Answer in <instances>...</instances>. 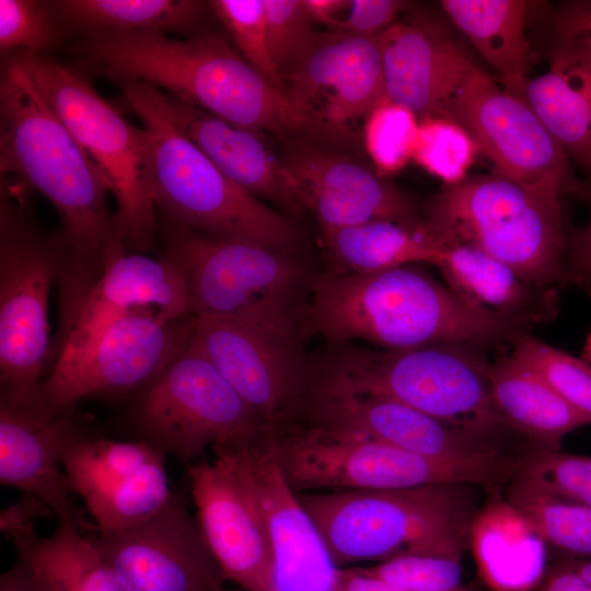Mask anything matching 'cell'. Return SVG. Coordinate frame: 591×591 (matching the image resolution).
Wrapping results in <instances>:
<instances>
[{
    "label": "cell",
    "instance_id": "cell-1",
    "mask_svg": "<svg viewBox=\"0 0 591 591\" xmlns=\"http://www.w3.org/2000/svg\"><path fill=\"white\" fill-rule=\"evenodd\" d=\"M0 165L1 174L18 176L58 212V297L61 302L74 299L126 247L107 207L108 189L19 54L1 70Z\"/></svg>",
    "mask_w": 591,
    "mask_h": 591
},
{
    "label": "cell",
    "instance_id": "cell-2",
    "mask_svg": "<svg viewBox=\"0 0 591 591\" xmlns=\"http://www.w3.org/2000/svg\"><path fill=\"white\" fill-rule=\"evenodd\" d=\"M85 59L115 82L139 80L233 125L318 137L283 93L218 34L140 31L88 37Z\"/></svg>",
    "mask_w": 591,
    "mask_h": 591
},
{
    "label": "cell",
    "instance_id": "cell-3",
    "mask_svg": "<svg viewBox=\"0 0 591 591\" xmlns=\"http://www.w3.org/2000/svg\"><path fill=\"white\" fill-rule=\"evenodd\" d=\"M332 341L363 339L385 349L441 343L483 346L519 328L478 312L448 286L406 266L318 278L302 324Z\"/></svg>",
    "mask_w": 591,
    "mask_h": 591
},
{
    "label": "cell",
    "instance_id": "cell-4",
    "mask_svg": "<svg viewBox=\"0 0 591 591\" xmlns=\"http://www.w3.org/2000/svg\"><path fill=\"white\" fill-rule=\"evenodd\" d=\"M471 484L297 493L337 568L405 556L462 560L477 513Z\"/></svg>",
    "mask_w": 591,
    "mask_h": 591
},
{
    "label": "cell",
    "instance_id": "cell-5",
    "mask_svg": "<svg viewBox=\"0 0 591 591\" xmlns=\"http://www.w3.org/2000/svg\"><path fill=\"white\" fill-rule=\"evenodd\" d=\"M146 134L151 193L163 222L219 239L287 253L298 243L292 223L229 177L172 120L154 85L116 82Z\"/></svg>",
    "mask_w": 591,
    "mask_h": 591
},
{
    "label": "cell",
    "instance_id": "cell-6",
    "mask_svg": "<svg viewBox=\"0 0 591 591\" xmlns=\"http://www.w3.org/2000/svg\"><path fill=\"white\" fill-rule=\"evenodd\" d=\"M473 345L348 349L312 381L389 398L493 442L507 427L490 392L489 364Z\"/></svg>",
    "mask_w": 591,
    "mask_h": 591
},
{
    "label": "cell",
    "instance_id": "cell-7",
    "mask_svg": "<svg viewBox=\"0 0 591 591\" xmlns=\"http://www.w3.org/2000/svg\"><path fill=\"white\" fill-rule=\"evenodd\" d=\"M424 223L440 244L474 247L536 288L563 278L566 243L558 197L496 173L466 177L431 199Z\"/></svg>",
    "mask_w": 591,
    "mask_h": 591
},
{
    "label": "cell",
    "instance_id": "cell-8",
    "mask_svg": "<svg viewBox=\"0 0 591 591\" xmlns=\"http://www.w3.org/2000/svg\"><path fill=\"white\" fill-rule=\"evenodd\" d=\"M158 229L164 257L184 277L190 316L239 322L296 341L303 273L287 253L165 222Z\"/></svg>",
    "mask_w": 591,
    "mask_h": 591
},
{
    "label": "cell",
    "instance_id": "cell-9",
    "mask_svg": "<svg viewBox=\"0 0 591 591\" xmlns=\"http://www.w3.org/2000/svg\"><path fill=\"white\" fill-rule=\"evenodd\" d=\"M273 431L280 470L296 493L408 488L432 484L497 486L511 480L509 454L479 461L418 455L366 436L309 421Z\"/></svg>",
    "mask_w": 591,
    "mask_h": 591
},
{
    "label": "cell",
    "instance_id": "cell-10",
    "mask_svg": "<svg viewBox=\"0 0 591 591\" xmlns=\"http://www.w3.org/2000/svg\"><path fill=\"white\" fill-rule=\"evenodd\" d=\"M16 54L114 196L116 231L126 250L146 254L154 245L158 222L143 129L72 68L42 54Z\"/></svg>",
    "mask_w": 591,
    "mask_h": 591
},
{
    "label": "cell",
    "instance_id": "cell-11",
    "mask_svg": "<svg viewBox=\"0 0 591 591\" xmlns=\"http://www.w3.org/2000/svg\"><path fill=\"white\" fill-rule=\"evenodd\" d=\"M61 259L60 234L44 233L1 189L0 403H38L49 369L48 304Z\"/></svg>",
    "mask_w": 591,
    "mask_h": 591
},
{
    "label": "cell",
    "instance_id": "cell-12",
    "mask_svg": "<svg viewBox=\"0 0 591 591\" xmlns=\"http://www.w3.org/2000/svg\"><path fill=\"white\" fill-rule=\"evenodd\" d=\"M130 422L139 440L183 464L201 459L217 443L270 429L190 344L139 392Z\"/></svg>",
    "mask_w": 591,
    "mask_h": 591
},
{
    "label": "cell",
    "instance_id": "cell-13",
    "mask_svg": "<svg viewBox=\"0 0 591 591\" xmlns=\"http://www.w3.org/2000/svg\"><path fill=\"white\" fill-rule=\"evenodd\" d=\"M192 333L193 316L152 308L127 313L55 359L37 404L60 412L88 396L141 391L187 349Z\"/></svg>",
    "mask_w": 591,
    "mask_h": 591
},
{
    "label": "cell",
    "instance_id": "cell-14",
    "mask_svg": "<svg viewBox=\"0 0 591 591\" xmlns=\"http://www.w3.org/2000/svg\"><path fill=\"white\" fill-rule=\"evenodd\" d=\"M241 438L215 444L212 461L188 466L202 535L227 580L245 591H277L271 541Z\"/></svg>",
    "mask_w": 591,
    "mask_h": 591
},
{
    "label": "cell",
    "instance_id": "cell-15",
    "mask_svg": "<svg viewBox=\"0 0 591 591\" xmlns=\"http://www.w3.org/2000/svg\"><path fill=\"white\" fill-rule=\"evenodd\" d=\"M450 117L470 134L496 174L558 198L581 189L568 154L536 113L478 66L453 99Z\"/></svg>",
    "mask_w": 591,
    "mask_h": 591
},
{
    "label": "cell",
    "instance_id": "cell-16",
    "mask_svg": "<svg viewBox=\"0 0 591 591\" xmlns=\"http://www.w3.org/2000/svg\"><path fill=\"white\" fill-rule=\"evenodd\" d=\"M90 538L126 591H224L227 578L177 493L148 520Z\"/></svg>",
    "mask_w": 591,
    "mask_h": 591
},
{
    "label": "cell",
    "instance_id": "cell-17",
    "mask_svg": "<svg viewBox=\"0 0 591 591\" xmlns=\"http://www.w3.org/2000/svg\"><path fill=\"white\" fill-rule=\"evenodd\" d=\"M282 83L286 97L320 138L350 141L358 120L384 96L378 36L318 33L312 50Z\"/></svg>",
    "mask_w": 591,
    "mask_h": 591
},
{
    "label": "cell",
    "instance_id": "cell-18",
    "mask_svg": "<svg viewBox=\"0 0 591 591\" xmlns=\"http://www.w3.org/2000/svg\"><path fill=\"white\" fill-rule=\"evenodd\" d=\"M165 456L151 443L90 436L65 453L62 468L72 493L85 502L96 532H116L157 514L173 496Z\"/></svg>",
    "mask_w": 591,
    "mask_h": 591
},
{
    "label": "cell",
    "instance_id": "cell-19",
    "mask_svg": "<svg viewBox=\"0 0 591 591\" xmlns=\"http://www.w3.org/2000/svg\"><path fill=\"white\" fill-rule=\"evenodd\" d=\"M190 345L271 430L296 416L311 376L294 340L239 322L193 316Z\"/></svg>",
    "mask_w": 591,
    "mask_h": 591
},
{
    "label": "cell",
    "instance_id": "cell-20",
    "mask_svg": "<svg viewBox=\"0 0 591 591\" xmlns=\"http://www.w3.org/2000/svg\"><path fill=\"white\" fill-rule=\"evenodd\" d=\"M280 164L292 194L322 231L380 220L424 225L407 196L352 157L300 141L288 147Z\"/></svg>",
    "mask_w": 591,
    "mask_h": 591
},
{
    "label": "cell",
    "instance_id": "cell-21",
    "mask_svg": "<svg viewBox=\"0 0 591 591\" xmlns=\"http://www.w3.org/2000/svg\"><path fill=\"white\" fill-rule=\"evenodd\" d=\"M304 421L356 432L443 461H479L503 452L402 403L310 381L298 410ZM302 417V418H303Z\"/></svg>",
    "mask_w": 591,
    "mask_h": 591
},
{
    "label": "cell",
    "instance_id": "cell-22",
    "mask_svg": "<svg viewBox=\"0 0 591 591\" xmlns=\"http://www.w3.org/2000/svg\"><path fill=\"white\" fill-rule=\"evenodd\" d=\"M74 408L50 412L38 404L16 407L0 403V483L38 498L59 524L83 533L96 528L73 505L62 468L66 451L92 436Z\"/></svg>",
    "mask_w": 591,
    "mask_h": 591
},
{
    "label": "cell",
    "instance_id": "cell-23",
    "mask_svg": "<svg viewBox=\"0 0 591 591\" xmlns=\"http://www.w3.org/2000/svg\"><path fill=\"white\" fill-rule=\"evenodd\" d=\"M149 308L176 317L190 316L181 270L166 257L119 252L86 290L59 305V327L51 341L49 369L61 352L84 346L113 321Z\"/></svg>",
    "mask_w": 591,
    "mask_h": 591
},
{
    "label": "cell",
    "instance_id": "cell-24",
    "mask_svg": "<svg viewBox=\"0 0 591 591\" xmlns=\"http://www.w3.org/2000/svg\"><path fill=\"white\" fill-rule=\"evenodd\" d=\"M244 453L271 541L277 591H337L339 568L280 470L271 430L247 439Z\"/></svg>",
    "mask_w": 591,
    "mask_h": 591
},
{
    "label": "cell",
    "instance_id": "cell-25",
    "mask_svg": "<svg viewBox=\"0 0 591 591\" xmlns=\"http://www.w3.org/2000/svg\"><path fill=\"white\" fill-rule=\"evenodd\" d=\"M384 96L418 119L450 116L453 99L476 66L438 23L397 21L378 36Z\"/></svg>",
    "mask_w": 591,
    "mask_h": 591
},
{
    "label": "cell",
    "instance_id": "cell-26",
    "mask_svg": "<svg viewBox=\"0 0 591 591\" xmlns=\"http://www.w3.org/2000/svg\"><path fill=\"white\" fill-rule=\"evenodd\" d=\"M175 125L242 189L292 213L303 207L289 188L280 164L259 131L233 125L162 92Z\"/></svg>",
    "mask_w": 591,
    "mask_h": 591
},
{
    "label": "cell",
    "instance_id": "cell-27",
    "mask_svg": "<svg viewBox=\"0 0 591 591\" xmlns=\"http://www.w3.org/2000/svg\"><path fill=\"white\" fill-rule=\"evenodd\" d=\"M468 543L479 579L489 591H532L549 567L546 541L508 499L494 498L477 511Z\"/></svg>",
    "mask_w": 591,
    "mask_h": 591
},
{
    "label": "cell",
    "instance_id": "cell-28",
    "mask_svg": "<svg viewBox=\"0 0 591 591\" xmlns=\"http://www.w3.org/2000/svg\"><path fill=\"white\" fill-rule=\"evenodd\" d=\"M436 262L448 287L468 305L522 331L551 318L553 293L523 280L511 267L467 245L441 244Z\"/></svg>",
    "mask_w": 591,
    "mask_h": 591
},
{
    "label": "cell",
    "instance_id": "cell-29",
    "mask_svg": "<svg viewBox=\"0 0 591 591\" xmlns=\"http://www.w3.org/2000/svg\"><path fill=\"white\" fill-rule=\"evenodd\" d=\"M521 99L591 176V50L554 42L548 71L529 79Z\"/></svg>",
    "mask_w": 591,
    "mask_h": 591
},
{
    "label": "cell",
    "instance_id": "cell-30",
    "mask_svg": "<svg viewBox=\"0 0 591 591\" xmlns=\"http://www.w3.org/2000/svg\"><path fill=\"white\" fill-rule=\"evenodd\" d=\"M488 375L500 417L507 427L526 436L534 448L561 451L569 432L591 424L545 379L512 356H502L489 364Z\"/></svg>",
    "mask_w": 591,
    "mask_h": 591
},
{
    "label": "cell",
    "instance_id": "cell-31",
    "mask_svg": "<svg viewBox=\"0 0 591 591\" xmlns=\"http://www.w3.org/2000/svg\"><path fill=\"white\" fill-rule=\"evenodd\" d=\"M3 535L38 591H126L91 538L74 528L59 524L40 536L28 525Z\"/></svg>",
    "mask_w": 591,
    "mask_h": 591
},
{
    "label": "cell",
    "instance_id": "cell-32",
    "mask_svg": "<svg viewBox=\"0 0 591 591\" xmlns=\"http://www.w3.org/2000/svg\"><path fill=\"white\" fill-rule=\"evenodd\" d=\"M441 7L499 73L506 90L522 97L529 80L530 46L525 37L528 2L443 0Z\"/></svg>",
    "mask_w": 591,
    "mask_h": 591
},
{
    "label": "cell",
    "instance_id": "cell-33",
    "mask_svg": "<svg viewBox=\"0 0 591 591\" xmlns=\"http://www.w3.org/2000/svg\"><path fill=\"white\" fill-rule=\"evenodd\" d=\"M58 23L88 37L140 31L187 32L206 15L197 0H60L48 2Z\"/></svg>",
    "mask_w": 591,
    "mask_h": 591
},
{
    "label": "cell",
    "instance_id": "cell-34",
    "mask_svg": "<svg viewBox=\"0 0 591 591\" xmlns=\"http://www.w3.org/2000/svg\"><path fill=\"white\" fill-rule=\"evenodd\" d=\"M325 245L351 274H374L413 263L436 264L442 245L427 231L394 221H371L325 230Z\"/></svg>",
    "mask_w": 591,
    "mask_h": 591
},
{
    "label": "cell",
    "instance_id": "cell-35",
    "mask_svg": "<svg viewBox=\"0 0 591 591\" xmlns=\"http://www.w3.org/2000/svg\"><path fill=\"white\" fill-rule=\"evenodd\" d=\"M510 487L591 507V456L533 448L519 457Z\"/></svg>",
    "mask_w": 591,
    "mask_h": 591
},
{
    "label": "cell",
    "instance_id": "cell-36",
    "mask_svg": "<svg viewBox=\"0 0 591 591\" xmlns=\"http://www.w3.org/2000/svg\"><path fill=\"white\" fill-rule=\"evenodd\" d=\"M507 499L532 520L548 546L565 557L591 559V507L513 487Z\"/></svg>",
    "mask_w": 591,
    "mask_h": 591
},
{
    "label": "cell",
    "instance_id": "cell-37",
    "mask_svg": "<svg viewBox=\"0 0 591 591\" xmlns=\"http://www.w3.org/2000/svg\"><path fill=\"white\" fill-rule=\"evenodd\" d=\"M418 117L383 96L363 118V147L381 176L399 172L413 160Z\"/></svg>",
    "mask_w": 591,
    "mask_h": 591
},
{
    "label": "cell",
    "instance_id": "cell-38",
    "mask_svg": "<svg viewBox=\"0 0 591 591\" xmlns=\"http://www.w3.org/2000/svg\"><path fill=\"white\" fill-rule=\"evenodd\" d=\"M478 147L470 134L450 116L419 119L413 160L445 185L466 178Z\"/></svg>",
    "mask_w": 591,
    "mask_h": 591
},
{
    "label": "cell",
    "instance_id": "cell-39",
    "mask_svg": "<svg viewBox=\"0 0 591 591\" xmlns=\"http://www.w3.org/2000/svg\"><path fill=\"white\" fill-rule=\"evenodd\" d=\"M512 357L545 379L570 405L591 419V366L524 333L513 336Z\"/></svg>",
    "mask_w": 591,
    "mask_h": 591
},
{
    "label": "cell",
    "instance_id": "cell-40",
    "mask_svg": "<svg viewBox=\"0 0 591 591\" xmlns=\"http://www.w3.org/2000/svg\"><path fill=\"white\" fill-rule=\"evenodd\" d=\"M208 4L231 37L239 54L273 86L283 93L282 80L268 48L264 0H211Z\"/></svg>",
    "mask_w": 591,
    "mask_h": 591
},
{
    "label": "cell",
    "instance_id": "cell-41",
    "mask_svg": "<svg viewBox=\"0 0 591 591\" xmlns=\"http://www.w3.org/2000/svg\"><path fill=\"white\" fill-rule=\"evenodd\" d=\"M271 60L282 80L314 47L318 32L303 0H264Z\"/></svg>",
    "mask_w": 591,
    "mask_h": 591
},
{
    "label": "cell",
    "instance_id": "cell-42",
    "mask_svg": "<svg viewBox=\"0 0 591 591\" xmlns=\"http://www.w3.org/2000/svg\"><path fill=\"white\" fill-rule=\"evenodd\" d=\"M58 24L48 2L0 0L1 51L39 55L59 42Z\"/></svg>",
    "mask_w": 591,
    "mask_h": 591
},
{
    "label": "cell",
    "instance_id": "cell-43",
    "mask_svg": "<svg viewBox=\"0 0 591 591\" xmlns=\"http://www.w3.org/2000/svg\"><path fill=\"white\" fill-rule=\"evenodd\" d=\"M357 568L407 591H454L463 586L461 560L454 558L405 556Z\"/></svg>",
    "mask_w": 591,
    "mask_h": 591
},
{
    "label": "cell",
    "instance_id": "cell-44",
    "mask_svg": "<svg viewBox=\"0 0 591 591\" xmlns=\"http://www.w3.org/2000/svg\"><path fill=\"white\" fill-rule=\"evenodd\" d=\"M408 7L401 0H351L345 18L332 31L360 36H379L397 22L398 15Z\"/></svg>",
    "mask_w": 591,
    "mask_h": 591
},
{
    "label": "cell",
    "instance_id": "cell-45",
    "mask_svg": "<svg viewBox=\"0 0 591 591\" xmlns=\"http://www.w3.org/2000/svg\"><path fill=\"white\" fill-rule=\"evenodd\" d=\"M555 43L591 50V1H568L554 19Z\"/></svg>",
    "mask_w": 591,
    "mask_h": 591
},
{
    "label": "cell",
    "instance_id": "cell-46",
    "mask_svg": "<svg viewBox=\"0 0 591 591\" xmlns=\"http://www.w3.org/2000/svg\"><path fill=\"white\" fill-rule=\"evenodd\" d=\"M55 518L51 509L38 498L24 494L23 498L0 513V530L3 533L22 526L34 525L36 519Z\"/></svg>",
    "mask_w": 591,
    "mask_h": 591
},
{
    "label": "cell",
    "instance_id": "cell-47",
    "mask_svg": "<svg viewBox=\"0 0 591 591\" xmlns=\"http://www.w3.org/2000/svg\"><path fill=\"white\" fill-rule=\"evenodd\" d=\"M590 220L570 239L568 246L569 267L576 280L591 287V185L587 187Z\"/></svg>",
    "mask_w": 591,
    "mask_h": 591
},
{
    "label": "cell",
    "instance_id": "cell-48",
    "mask_svg": "<svg viewBox=\"0 0 591 591\" xmlns=\"http://www.w3.org/2000/svg\"><path fill=\"white\" fill-rule=\"evenodd\" d=\"M337 591H407L362 573L358 568L338 569ZM454 591H477L474 583L463 584Z\"/></svg>",
    "mask_w": 591,
    "mask_h": 591
},
{
    "label": "cell",
    "instance_id": "cell-49",
    "mask_svg": "<svg viewBox=\"0 0 591 591\" xmlns=\"http://www.w3.org/2000/svg\"><path fill=\"white\" fill-rule=\"evenodd\" d=\"M538 591H590V589L571 567L568 558L564 557L548 567Z\"/></svg>",
    "mask_w": 591,
    "mask_h": 591
},
{
    "label": "cell",
    "instance_id": "cell-50",
    "mask_svg": "<svg viewBox=\"0 0 591 591\" xmlns=\"http://www.w3.org/2000/svg\"><path fill=\"white\" fill-rule=\"evenodd\" d=\"M303 4L314 23L323 24L331 30L341 21L348 12L350 0H303Z\"/></svg>",
    "mask_w": 591,
    "mask_h": 591
},
{
    "label": "cell",
    "instance_id": "cell-51",
    "mask_svg": "<svg viewBox=\"0 0 591 591\" xmlns=\"http://www.w3.org/2000/svg\"><path fill=\"white\" fill-rule=\"evenodd\" d=\"M0 591H38L24 565L16 563L0 576Z\"/></svg>",
    "mask_w": 591,
    "mask_h": 591
},
{
    "label": "cell",
    "instance_id": "cell-52",
    "mask_svg": "<svg viewBox=\"0 0 591 591\" xmlns=\"http://www.w3.org/2000/svg\"><path fill=\"white\" fill-rule=\"evenodd\" d=\"M568 558L571 567L579 573L591 591V559Z\"/></svg>",
    "mask_w": 591,
    "mask_h": 591
},
{
    "label": "cell",
    "instance_id": "cell-53",
    "mask_svg": "<svg viewBox=\"0 0 591 591\" xmlns=\"http://www.w3.org/2000/svg\"><path fill=\"white\" fill-rule=\"evenodd\" d=\"M583 356H584L586 359L591 361V333L589 334V336L587 338L584 349H583Z\"/></svg>",
    "mask_w": 591,
    "mask_h": 591
}]
</instances>
